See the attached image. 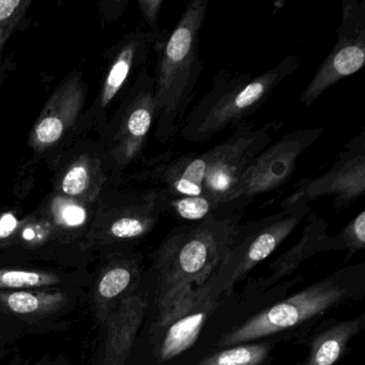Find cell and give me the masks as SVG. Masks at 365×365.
Wrapping results in <instances>:
<instances>
[{"label": "cell", "mask_w": 365, "mask_h": 365, "mask_svg": "<svg viewBox=\"0 0 365 365\" xmlns=\"http://www.w3.org/2000/svg\"><path fill=\"white\" fill-rule=\"evenodd\" d=\"M149 178L159 183L168 196H204L207 175L206 153H190L173 158L164 153L153 162Z\"/></svg>", "instance_id": "ac0fdd59"}, {"label": "cell", "mask_w": 365, "mask_h": 365, "mask_svg": "<svg viewBox=\"0 0 365 365\" xmlns=\"http://www.w3.org/2000/svg\"><path fill=\"white\" fill-rule=\"evenodd\" d=\"M307 224L299 240L285 253L282 254L269 267L266 277L250 282L245 289L247 296H264L282 281L292 275L302 262L316 254L334 251L332 237L327 234L329 224L314 211L305 217Z\"/></svg>", "instance_id": "2e32d148"}, {"label": "cell", "mask_w": 365, "mask_h": 365, "mask_svg": "<svg viewBox=\"0 0 365 365\" xmlns=\"http://www.w3.org/2000/svg\"><path fill=\"white\" fill-rule=\"evenodd\" d=\"M365 193V129L350 138L332 168L322 176L303 179L286 200L307 202L334 196L336 211L349 208Z\"/></svg>", "instance_id": "8fae6325"}, {"label": "cell", "mask_w": 365, "mask_h": 365, "mask_svg": "<svg viewBox=\"0 0 365 365\" xmlns=\"http://www.w3.org/2000/svg\"><path fill=\"white\" fill-rule=\"evenodd\" d=\"M365 328V315L345 320H320L305 337L309 346L299 365H334L347 351L351 339Z\"/></svg>", "instance_id": "d6986e66"}, {"label": "cell", "mask_w": 365, "mask_h": 365, "mask_svg": "<svg viewBox=\"0 0 365 365\" xmlns=\"http://www.w3.org/2000/svg\"><path fill=\"white\" fill-rule=\"evenodd\" d=\"M223 301L209 294L206 285L170 294L162 300L150 299L153 319H146L142 335L151 356L160 364L170 362L191 349L205 324Z\"/></svg>", "instance_id": "8992f818"}, {"label": "cell", "mask_w": 365, "mask_h": 365, "mask_svg": "<svg viewBox=\"0 0 365 365\" xmlns=\"http://www.w3.org/2000/svg\"><path fill=\"white\" fill-rule=\"evenodd\" d=\"M87 220H88V212L83 205L68 200H57L56 202H53L52 221L48 222L54 230L61 249V245H68L63 238V235H70L82 230L86 225Z\"/></svg>", "instance_id": "cb8c5ba5"}, {"label": "cell", "mask_w": 365, "mask_h": 365, "mask_svg": "<svg viewBox=\"0 0 365 365\" xmlns=\"http://www.w3.org/2000/svg\"><path fill=\"white\" fill-rule=\"evenodd\" d=\"M22 224L14 213L0 215V255L9 249Z\"/></svg>", "instance_id": "83f0119b"}, {"label": "cell", "mask_w": 365, "mask_h": 365, "mask_svg": "<svg viewBox=\"0 0 365 365\" xmlns=\"http://www.w3.org/2000/svg\"><path fill=\"white\" fill-rule=\"evenodd\" d=\"M337 41L300 96L305 106L315 103L327 89L360 71L365 63V0H341Z\"/></svg>", "instance_id": "9c48e42d"}, {"label": "cell", "mask_w": 365, "mask_h": 365, "mask_svg": "<svg viewBox=\"0 0 365 365\" xmlns=\"http://www.w3.org/2000/svg\"><path fill=\"white\" fill-rule=\"evenodd\" d=\"M281 341L282 337H271L230 346L204 356L196 365H264L270 360L275 345Z\"/></svg>", "instance_id": "7402d4cb"}, {"label": "cell", "mask_w": 365, "mask_h": 365, "mask_svg": "<svg viewBox=\"0 0 365 365\" xmlns=\"http://www.w3.org/2000/svg\"><path fill=\"white\" fill-rule=\"evenodd\" d=\"M85 85L80 78L66 81L46 102L29 136L38 153L54 146L76 123L85 101Z\"/></svg>", "instance_id": "e0dca14e"}, {"label": "cell", "mask_w": 365, "mask_h": 365, "mask_svg": "<svg viewBox=\"0 0 365 365\" xmlns=\"http://www.w3.org/2000/svg\"><path fill=\"white\" fill-rule=\"evenodd\" d=\"M31 1L0 0V53L29 9Z\"/></svg>", "instance_id": "484cf974"}, {"label": "cell", "mask_w": 365, "mask_h": 365, "mask_svg": "<svg viewBox=\"0 0 365 365\" xmlns=\"http://www.w3.org/2000/svg\"><path fill=\"white\" fill-rule=\"evenodd\" d=\"M35 365H72L69 359L66 356H58L51 358V356H43L37 364Z\"/></svg>", "instance_id": "f546056e"}, {"label": "cell", "mask_w": 365, "mask_h": 365, "mask_svg": "<svg viewBox=\"0 0 365 365\" xmlns=\"http://www.w3.org/2000/svg\"><path fill=\"white\" fill-rule=\"evenodd\" d=\"M164 215L172 217L179 224H191L212 217L241 220L243 211L235 205L217 202L206 196L172 197L165 192Z\"/></svg>", "instance_id": "44dd1931"}, {"label": "cell", "mask_w": 365, "mask_h": 365, "mask_svg": "<svg viewBox=\"0 0 365 365\" xmlns=\"http://www.w3.org/2000/svg\"><path fill=\"white\" fill-rule=\"evenodd\" d=\"M91 282L89 270H70L53 266H0V292L85 288Z\"/></svg>", "instance_id": "ffe728a7"}, {"label": "cell", "mask_w": 365, "mask_h": 365, "mask_svg": "<svg viewBox=\"0 0 365 365\" xmlns=\"http://www.w3.org/2000/svg\"><path fill=\"white\" fill-rule=\"evenodd\" d=\"M155 121V78L144 71L125 101L113 138L110 153L118 165H129L140 157Z\"/></svg>", "instance_id": "9a60e30c"}, {"label": "cell", "mask_w": 365, "mask_h": 365, "mask_svg": "<svg viewBox=\"0 0 365 365\" xmlns=\"http://www.w3.org/2000/svg\"><path fill=\"white\" fill-rule=\"evenodd\" d=\"M240 221L212 217L170 230L153 252L151 277L145 273L151 300L205 285L225 259Z\"/></svg>", "instance_id": "3957f363"}, {"label": "cell", "mask_w": 365, "mask_h": 365, "mask_svg": "<svg viewBox=\"0 0 365 365\" xmlns=\"http://www.w3.org/2000/svg\"><path fill=\"white\" fill-rule=\"evenodd\" d=\"M283 125L279 121H271L262 127H255L249 120L245 121L232 130V135L227 140L205 151L207 175L204 196L232 204L230 202V195L243 173L271 144L275 132Z\"/></svg>", "instance_id": "52a82bcc"}, {"label": "cell", "mask_w": 365, "mask_h": 365, "mask_svg": "<svg viewBox=\"0 0 365 365\" xmlns=\"http://www.w3.org/2000/svg\"><path fill=\"white\" fill-rule=\"evenodd\" d=\"M309 211V202L305 200H284L277 212L243 225L239 224L225 259L205 284L209 294L225 302L237 284L274 253Z\"/></svg>", "instance_id": "5b68a950"}, {"label": "cell", "mask_w": 365, "mask_h": 365, "mask_svg": "<svg viewBox=\"0 0 365 365\" xmlns=\"http://www.w3.org/2000/svg\"><path fill=\"white\" fill-rule=\"evenodd\" d=\"M164 200L165 191L155 187L116 211L99 232L89 237L91 252L101 256L134 250L133 245L149 236L164 215Z\"/></svg>", "instance_id": "7c38bea8"}, {"label": "cell", "mask_w": 365, "mask_h": 365, "mask_svg": "<svg viewBox=\"0 0 365 365\" xmlns=\"http://www.w3.org/2000/svg\"><path fill=\"white\" fill-rule=\"evenodd\" d=\"M334 251H347L345 262L365 247V211L361 210L339 234L332 236Z\"/></svg>", "instance_id": "d4e9b609"}, {"label": "cell", "mask_w": 365, "mask_h": 365, "mask_svg": "<svg viewBox=\"0 0 365 365\" xmlns=\"http://www.w3.org/2000/svg\"><path fill=\"white\" fill-rule=\"evenodd\" d=\"M208 6L209 0H191L172 31L155 36V136L164 144L178 135L204 70L198 43Z\"/></svg>", "instance_id": "7a4b0ae2"}, {"label": "cell", "mask_w": 365, "mask_h": 365, "mask_svg": "<svg viewBox=\"0 0 365 365\" xmlns=\"http://www.w3.org/2000/svg\"><path fill=\"white\" fill-rule=\"evenodd\" d=\"M364 296L365 264L339 269L238 322L213 344V351L271 337L305 339L322 316Z\"/></svg>", "instance_id": "6da1fadb"}, {"label": "cell", "mask_w": 365, "mask_h": 365, "mask_svg": "<svg viewBox=\"0 0 365 365\" xmlns=\"http://www.w3.org/2000/svg\"><path fill=\"white\" fill-rule=\"evenodd\" d=\"M322 133V128L297 130L267 147L243 173L230 202L245 211L260 194L275 191L285 185L294 174L299 158Z\"/></svg>", "instance_id": "ba28073f"}, {"label": "cell", "mask_w": 365, "mask_h": 365, "mask_svg": "<svg viewBox=\"0 0 365 365\" xmlns=\"http://www.w3.org/2000/svg\"><path fill=\"white\" fill-rule=\"evenodd\" d=\"M299 65L300 59L289 55L254 78L230 69L217 72L211 88L187 114L178 135L185 142L202 143L234 130L255 114Z\"/></svg>", "instance_id": "277c9868"}, {"label": "cell", "mask_w": 365, "mask_h": 365, "mask_svg": "<svg viewBox=\"0 0 365 365\" xmlns=\"http://www.w3.org/2000/svg\"><path fill=\"white\" fill-rule=\"evenodd\" d=\"M144 275L143 256L134 250L100 256L91 272L86 304L98 327L123 299L140 287Z\"/></svg>", "instance_id": "4fadbf2b"}, {"label": "cell", "mask_w": 365, "mask_h": 365, "mask_svg": "<svg viewBox=\"0 0 365 365\" xmlns=\"http://www.w3.org/2000/svg\"><path fill=\"white\" fill-rule=\"evenodd\" d=\"M150 309V294L142 285L123 299L102 322L93 365H127Z\"/></svg>", "instance_id": "5bb4252c"}, {"label": "cell", "mask_w": 365, "mask_h": 365, "mask_svg": "<svg viewBox=\"0 0 365 365\" xmlns=\"http://www.w3.org/2000/svg\"><path fill=\"white\" fill-rule=\"evenodd\" d=\"M33 334L31 331L24 324L16 320L0 314V361L8 352V348L14 345L24 335ZM7 365H27L22 359H14Z\"/></svg>", "instance_id": "4316f807"}, {"label": "cell", "mask_w": 365, "mask_h": 365, "mask_svg": "<svg viewBox=\"0 0 365 365\" xmlns=\"http://www.w3.org/2000/svg\"><path fill=\"white\" fill-rule=\"evenodd\" d=\"M163 5V0H140L138 3L145 22L147 23L151 33L155 36L161 31V29L159 27V19Z\"/></svg>", "instance_id": "f1b7e54d"}, {"label": "cell", "mask_w": 365, "mask_h": 365, "mask_svg": "<svg viewBox=\"0 0 365 365\" xmlns=\"http://www.w3.org/2000/svg\"><path fill=\"white\" fill-rule=\"evenodd\" d=\"M103 182L99 163L87 155L78 158L68 168L61 181V191L73 200H93Z\"/></svg>", "instance_id": "603a6c76"}, {"label": "cell", "mask_w": 365, "mask_h": 365, "mask_svg": "<svg viewBox=\"0 0 365 365\" xmlns=\"http://www.w3.org/2000/svg\"><path fill=\"white\" fill-rule=\"evenodd\" d=\"M85 288L0 292V314L26 326L33 334L63 332L71 327L68 316L87 304Z\"/></svg>", "instance_id": "30bf717a"}]
</instances>
